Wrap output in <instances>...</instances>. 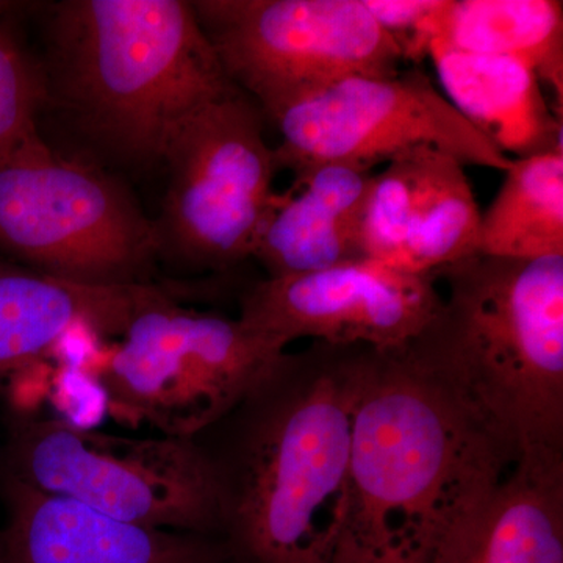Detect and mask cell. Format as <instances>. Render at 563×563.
Listing matches in <instances>:
<instances>
[{
  "mask_svg": "<svg viewBox=\"0 0 563 563\" xmlns=\"http://www.w3.org/2000/svg\"><path fill=\"white\" fill-rule=\"evenodd\" d=\"M369 350L313 342L285 351L231 413L192 439L217 477L225 563H335Z\"/></svg>",
  "mask_w": 563,
  "mask_h": 563,
  "instance_id": "obj_1",
  "label": "cell"
},
{
  "mask_svg": "<svg viewBox=\"0 0 563 563\" xmlns=\"http://www.w3.org/2000/svg\"><path fill=\"white\" fill-rule=\"evenodd\" d=\"M512 463L402 350H369L335 563H431Z\"/></svg>",
  "mask_w": 563,
  "mask_h": 563,
  "instance_id": "obj_2",
  "label": "cell"
},
{
  "mask_svg": "<svg viewBox=\"0 0 563 563\" xmlns=\"http://www.w3.org/2000/svg\"><path fill=\"white\" fill-rule=\"evenodd\" d=\"M448 295L401 347L515 462L563 451V255L476 254L437 274Z\"/></svg>",
  "mask_w": 563,
  "mask_h": 563,
  "instance_id": "obj_3",
  "label": "cell"
},
{
  "mask_svg": "<svg viewBox=\"0 0 563 563\" xmlns=\"http://www.w3.org/2000/svg\"><path fill=\"white\" fill-rule=\"evenodd\" d=\"M43 76L47 102L99 150L135 166L162 165L177 129L235 88L181 0L55 3Z\"/></svg>",
  "mask_w": 563,
  "mask_h": 563,
  "instance_id": "obj_4",
  "label": "cell"
},
{
  "mask_svg": "<svg viewBox=\"0 0 563 563\" xmlns=\"http://www.w3.org/2000/svg\"><path fill=\"white\" fill-rule=\"evenodd\" d=\"M5 479L65 496L128 523L218 536L220 493L192 439L128 437L63 418L11 426Z\"/></svg>",
  "mask_w": 563,
  "mask_h": 563,
  "instance_id": "obj_5",
  "label": "cell"
},
{
  "mask_svg": "<svg viewBox=\"0 0 563 563\" xmlns=\"http://www.w3.org/2000/svg\"><path fill=\"white\" fill-rule=\"evenodd\" d=\"M285 351L240 318L187 310L163 295L133 318L96 380L114 418L195 439L231 413Z\"/></svg>",
  "mask_w": 563,
  "mask_h": 563,
  "instance_id": "obj_6",
  "label": "cell"
},
{
  "mask_svg": "<svg viewBox=\"0 0 563 563\" xmlns=\"http://www.w3.org/2000/svg\"><path fill=\"white\" fill-rule=\"evenodd\" d=\"M0 257L79 284H143L157 233L113 177L40 139L0 162Z\"/></svg>",
  "mask_w": 563,
  "mask_h": 563,
  "instance_id": "obj_7",
  "label": "cell"
},
{
  "mask_svg": "<svg viewBox=\"0 0 563 563\" xmlns=\"http://www.w3.org/2000/svg\"><path fill=\"white\" fill-rule=\"evenodd\" d=\"M191 7L225 76L266 118L336 81L401 70V47L362 0H199Z\"/></svg>",
  "mask_w": 563,
  "mask_h": 563,
  "instance_id": "obj_8",
  "label": "cell"
},
{
  "mask_svg": "<svg viewBox=\"0 0 563 563\" xmlns=\"http://www.w3.org/2000/svg\"><path fill=\"white\" fill-rule=\"evenodd\" d=\"M263 118L235 87L177 129L162 158L168 188L154 221L158 255L217 272L252 257L279 169Z\"/></svg>",
  "mask_w": 563,
  "mask_h": 563,
  "instance_id": "obj_9",
  "label": "cell"
},
{
  "mask_svg": "<svg viewBox=\"0 0 563 563\" xmlns=\"http://www.w3.org/2000/svg\"><path fill=\"white\" fill-rule=\"evenodd\" d=\"M280 133L279 169L320 165L376 168L429 147L463 166L506 173L512 158L463 118L421 69L385 77H350L269 118Z\"/></svg>",
  "mask_w": 563,
  "mask_h": 563,
  "instance_id": "obj_10",
  "label": "cell"
},
{
  "mask_svg": "<svg viewBox=\"0 0 563 563\" xmlns=\"http://www.w3.org/2000/svg\"><path fill=\"white\" fill-rule=\"evenodd\" d=\"M442 302L435 276L361 261L258 282L243 296L240 320L287 347L312 339L390 352L412 342Z\"/></svg>",
  "mask_w": 563,
  "mask_h": 563,
  "instance_id": "obj_11",
  "label": "cell"
},
{
  "mask_svg": "<svg viewBox=\"0 0 563 563\" xmlns=\"http://www.w3.org/2000/svg\"><path fill=\"white\" fill-rule=\"evenodd\" d=\"M481 210L465 166L418 147L374 174L362 220L363 261L435 276L479 254Z\"/></svg>",
  "mask_w": 563,
  "mask_h": 563,
  "instance_id": "obj_12",
  "label": "cell"
},
{
  "mask_svg": "<svg viewBox=\"0 0 563 563\" xmlns=\"http://www.w3.org/2000/svg\"><path fill=\"white\" fill-rule=\"evenodd\" d=\"M3 484L9 563H225L211 537L128 523L65 496Z\"/></svg>",
  "mask_w": 563,
  "mask_h": 563,
  "instance_id": "obj_13",
  "label": "cell"
},
{
  "mask_svg": "<svg viewBox=\"0 0 563 563\" xmlns=\"http://www.w3.org/2000/svg\"><path fill=\"white\" fill-rule=\"evenodd\" d=\"M166 295L155 285H90L0 257V377L57 350L77 325L122 336L133 318Z\"/></svg>",
  "mask_w": 563,
  "mask_h": 563,
  "instance_id": "obj_14",
  "label": "cell"
},
{
  "mask_svg": "<svg viewBox=\"0 0 563 563\" xmlns=\"http://www.w3.org/2000/svg\"><path fill=\"white\" fill-rule=\"evenodd\" d=\"M373 177L369 169L339 163L295 174L290 190L274 192L252 257L269 277L363 261L362 220Z\"/></svg>",
  "mask_w": 563,
  "mask_h": 563,
  "instance_id": "obj_15",
  "label": "cell"
},
{
  "mask_svg": "<svg viewBox=\"0 0 563 563\" xmlns=\"http://www.w3.org/2000/svg\"><path fill=\"white\" fill-rule=\"evenodd\" d=\"M431 563H563V451H526Z\"/></svg>",
  "mask_w": 563,
  "mask_h": 563,
  "instance_id": "obj_16",
  "label": "cell"
},
{
  "mask_svg": "<svg viewBox=\"0 0 563 563\" xmlns=\"http://www.w3.org/2000/svg\"><path fill=\"white\" fill-rule=\"evenodd\" d=\"M428 57L463 118L509 158L563 152L562 117L528 63L429 44Z\"/></svg>",
  "mask_w": 563,
  "mask_h": 563,
  "instance_id": "obj_17",
  "label": "cell"
},
{
  "mask_svg": "<svg viewBox=\"0 0 563 563\" xmlns=\"http://www.w3.org/2000/svg\"><path fill=\"white\" fill-rule=\"evenodd\" d=\"M429 44L528 63L563 106V3L561 0H442L418 25L404 60L420 63Z\"/></svg>",
  "mask_w": 563,
  "mask_h": 563,
  "instance_id": "obj_18",
  "label": "cell"
},
{
  "mask_svg": "<svg viewBox=\"0 0 563 563\" xmlns=\"http://www.w3.org/2000/svg\"><path fill=\"white\" fill-rule=\"evenodd\" d=\"M481 213L479 254L537 261L563 255V152L512 158Z\"/></svg>",
  "mask_w": 563,
  "mask_h": 563,
  "instance_id": "obj_19",
  "label": "cell"
},
{
  "mask_svg": "<svg viewBox=\"0 0 563 563\" xmlns=\"http://www.w3.org/2000/svg\"><path fill=\"white\" fill-rule=\"evenodd\" d=\"M27 3L0 2V162L40 140L36 118L47 103L43 70L9 25Z\"/></svg>",
  "mask_w": 563,
  "mask_h": 563,
  "instance_id": "obj_20",
  "label": "cell"
},
{
  "mask_svg": "<svg viewBox=\"0 0 563 563\" xmlns=\"http://www.w3.org/2000/svg\"><path fill=\"white\" fill-rule=\"evenodd\" d=\"M442 0H362L374 21L390 33L404 49L412 38L418 25L432 13Z\"/></svg>",
  "mask_w": 563,
  "mask_h": 563,
  "instance_id": "obj_21",
  "label": "cell"
},
{
  "mask_svg": "<svg viewBox=\"0 0 563 563\" xmlns=\"http://www.w3.org/2000/svg\"><path fill=\"white\" fill-rule=\"evenodd\" d=\"M0 563H9V559H7L5 540H3L2 532H0Z\"/></svg>",
  "mask_w": 563,
  "mask_h": 563,
  "instance_id": "obj_22",
  "label": "cell"
}]
</instances>
